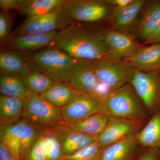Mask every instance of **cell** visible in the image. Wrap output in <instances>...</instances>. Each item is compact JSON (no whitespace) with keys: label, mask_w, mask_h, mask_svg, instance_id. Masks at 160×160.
Returning <instances> with one entry per match:
<instances>
[{"label":"cell","mask_w":160,"mask_h":160,"mask_svg":"<svg viewBox=\"0 0 160 160\" xmlns=\"http://www.w3.org/2000/svg\"><path fill=\"white\" fill-rule=\"evenodd\" d=\"M106 29L98 23L73 22L58 32L53 46L76 60L91 61L108 57Z\"/></svg>","instance_id":"obj_1"},{"label":"cell","mask_w":160,"mask_h":160,"mask_svg":"<svg viewBox=\"0 0 160 160\" xmlns=\"http://www.w3.org/2000/svg\"><path fill=\"white\" fill-rule=\"evenodd\" d=\"M29 68L48 76L56 82L69 83V76L76 60L56 46H52L24 58Z\"/></svg>","instance_id":"obj_2"},{"label":"cell","mask_w":160,"mask_h":160,"mask_svg":"<svg viewBox=\"0 0 160 160\" xmlns=\"http://www.w3.org/2000/svg\"><path fill=\"white\" fill-rule=\"evenodd\" d=\"M103 102V112L109 116L141 121L151 118L130 83L109 91Z\"/></svg>","instance_id":"obj_3"},{"label":"cell","mask_w":160,"mask_h":160,"mask_svg":"<svg viewBox=\"0 0 160 160\" xmlns=\"http://www.w3.org/2000/svg\"><path fill=\"white\" fill-rule=\"evenodd\" d=\"M89 62L98 79L109 91L130 83L135 69L124 59L106 58Z\"/></svg>","instance_id":"obj_4"},{"label":"cell","mask_w":160,"mask_h":160,"mask_svg":"<svg viewBox=\"0 0 160 160\" xmlns=\"http://www.w3.org/2000/svg\"><path fill=\"white\" fill-rule=\"evenodd\" d=\"M64 4L47 14L27 17L15 31V36L27 34H47L63 30L73 22Z\"/></svg>","instance_id":"obj_5"},{"label":"cell","mask_w":160,"mask_h":160,"mask_svg":"<svg viewBox=\"0 0 160 160\" xmlns=\"http://www.w3.org/2000/svg\"><path fill=\"white\" fill-rule=\"evenodd\" d=\"M68 84L78 93L102 101L110 91L98 79L89 61H76Z\"/></svg>","instance_id":"obj_6"},{"label":"cell","mask_w":160,"mask_h":160,"mask_svg":"<svg viewBox=\"0 0 160 160\" xmlns=\"http://www.w3.org/2000/svg\"><path fill=\"white\" fill-rule=\"evenodd\" d=\"M22 119L47 129L62 121L61 109L52 105L40 94H29L24 100Z\"/></svg>","instance_id":"obj_7"},{"label":"cell","mask_w":160,"mask_h":160,"mask_svg":"<svg viewBox=\"0 0 160 160\" xmlns=\"http://www.w3.org/2000/svg\"><path fill=\"white\" fill-rule=\"evenodd\" d=\"M64 6L73 22L98 23L110 21L113 14L108 0H69Z\"/></svg>","instance_id":"obj_8"},{"label":"cell","mask_w":160,"mask_h":160,"mask_svg":"<svg viewBox=\"0 0 160 160\" xmlns=\"http://www.w3.org/2000/svg\"><path fill=\"white\" fill-rule=\"evenodd\" d=\"M130 83L151 117L160 111V71L135 69Z\"/></svg>","instance_id":"obj_9"},{"label":"cell","mask_w":160,"mask_h":160,"mask_svg":"<svg viewBox=\"0 0 160 160\" xmlns=\"http://www.w3.org/2000/svg\"><path fill=\"white\" fill-rule=\"evenodd\" d=\"M147 122L109 116L107 126L97 142L103 150L112 144L137 135Z\"/></svg>","instance_id":"obj_10"},{"label":"cell","mask_w":160,"mask_h":160,"mask_svg":"<svg viewBox=\"0 0 160 160\" xmlns=\"http://www.w3.org/2000/svg\"><path fill=\"white\" fill-rule=\"evenodd\" d=\"M62 121L71 123L79 121L92 115L104 111L103 101L76 92L75 94L61 109Z\"/></svg>","instance_id":"obj_11"},{"label":"cell","mask_w":160,"mask_h":160,"mask_svg":"<svg viewBox=\"0 0 160 160\" xmlns=\"http://www.w3.org/2000/svg\"><path fill=\"white\" fill-rule=\"evenodd\" d=\"M106 42L108 47V58L126 59L142 46L132 32L106 29Z\"/></svg>","instance_id":"obj_12"},{"label":"cell","mask_w":160,"mask_h":160,"mask_svg":"<svg viewBox=\"0 0 160 160\" xmlns=\"http://www.w3.org/2000/svg\"><path fill=\"white\" fill-rule=\"evenodd\" d=\"M57 136L63 157L74 153L97 141V138L80 133L69 128L62 121L48 128Z\"/></svg>","instance_id":"obj_13"},{"label":"cell","mask_w":160,"mask_h":160,"mask_svg":"<svg viewBox=\"0 0 160 160\" xmlns=\"http://www.w3.org/2000/svg\"><path fill=\"white\" fill-rule=\"evenodd\" d=\"M145 149L134 136L103 149L100 160H137Z\"/></svg>","instance_id":"obj_14"},{"label":"cell","mask_w":160,"mask_h":160,"mask_svg":"<svg viewBox=\"0 0 160 160\" xmlns=\"http://www.w3.org/2000/svg\"><path fill=\"white\" fill-rule=\"evenodd\" d=\"M147 2L132 0L126 7L115 12L110 20V29L129 32L134 31L139 20L140 13Z\"/></svg>","instance_id":"obj_15"},{"label":"cell","mask_w":160,"mask_h":160,"mask_svg":"<svg viewBox=\"0 0 160 160\" xmlns=\"http://www.w3.org/2000/svg\"><path fill=\"white\" fill-rule=\"evenodd\" d=\"M135 69L146 72L160 71V42L142 45L126 59Z\"/></svg>","instance_id":"obj_16"},{"label":"cell","mask_w":160,"mask_h":160,"mask_svg":"<svg viewBox=\"0 0 160 160\" xmlns=\"http://www.w3.org/2000/svg\"><path fill=\"white\" fill-rule=\"evenodd\" d=\"M134 34L143 43L154 33L160 23V1H147Z\"/></svg>","instance_id":"obj_17"},{"label":"cell","mask_w":160,"mask_h":160,"mask_svg":"<svg viewBox=\"0 0 160 160\" xmlns=\"http://www.w3.org/2000/svg\"><path fill=\"white\" fill-rule=\"evenodd\" d=\"M58 31L47 34H24L15 37L9 44L12 49L19 51H33L53 46Z\"/></svg>","instance_id":"obj_18"},{"label":"cell","mask_w":160,"mask_h":160,"mask_svg":"<svg viewBox=\"0 0 160 160\" xmlns=\"http://www.w3.org/2000/svg\"><path fill=\"white\" fill-rule=\"evenodd\" d=\"M19 138L21 143V160H24L32 145L46 132V129L40 128L22 119L9 128Z\"/></svg>","instance_id":"obj_19"},{"label":"cell","mask_w":160,"mask_h":160,"mask_svg":"<svg viewBox=\"0 0 160 160\" xmlns=\"http://www.w3.org/2000/svg\"><path fill=\"white\" fill-rule=\"evenodd\" d=\"M24 100L12 97L0 96L1 130L7 129L22 118Z\"/></svg>","instance_id":"obj_20"},{"label":"cell","mask_w":160,"mask_h":160,"mask_svg":"<svg viewBox=\"0 0 160 160\" xmlns=\"http://www.w3.org/2000/svg\"><path fill=\"white\" fill-rule=\"evenodd\" d=\"M109 116L98 112L75 122L65 124L74 131L97 138L106 128Z\"/></svg>","instance_id":"obj_21"},{"label":"cell","mask_w":160,"mask_h":160,"mask_svg":"<svg viewBox=\"0 0 160 160\" xmlns=\"http://www.w3.org/2000/svg\"><path fill=\"white\" fill-rule=\"evenodd\" d=\"M137 138L144 149H160V111L151 116L137 135Z\"/></svg>","instance_id":"obj_22"},{"label":"cell","mask_w":160,"mask_h":160,"mask_svg":"<svg viewBox=\"0 0 160 160\" xmlns=\"http://www.w3.org/2000/svg\"><path fill=\"white\" fill-rule=\"evenodd\" d=\"M0 92L2 95L19 98L23 100L29 95L20 75L15 73L3 72L1 73Z\"/></svg>","instance_id":"obj_23"},{"label":"cell","mask_w":160,"mask_h":160,"mask_svg":"<svg viewBox=\"0 0 160 160\" xmlns=\"http://www.w3.org/2000/svg\"><path fill=\"white\" fill-rule=\"evenodd\" d=\"M29 94H42L54 84L55 81L43 73L29 70L19 74Z\"/></svg>","instance_id":"obj_24"},{"label":"cell","mask_w":160,"mask_h":160,"mask_svg":"<svg viewBox=\"0 0 160 160\" xmlns=\"http://www.w3.org/2000/svg\"><path fill=\"white\" fill-rule=\"evenodd\" d=\"M75 93L69 84L55 82L47 91L41 95L52 106L61 109L71 101Z\"/></svg>","instance_id":"obj_25"},{"label":"cell","mask_w":160,"mask_h":160,"mask_svg":"<svg viewBox=\"0 0 160 160\" xmlns=\"http://www.w3.org/2000/svg\"><path fill=\"white\" fill-rule=\"evenodd\" d=\"M65 0H24L18 10L27 17L47 14L65 3Z\"/></svg>","instance_id":"obj_26"},{"label":"cell","mask_w":160,"mask_h":160,"mask_svg":"<svg viewBox=\"0 0 160 160\" xmlns=\"http://www.w3.org/2000/svg\"><path fill=\"white\" fill-rule=\"evenodd\" d=\"M0 67L3 72L18 74L29 69L24 58L19 53L10 51L1 52Z\"/></svg>","instance_id":"obj_27"},{"label":"cell","mask_w":160,"mask_h":160,"mask_svg":"<svg viewBox=\"0 0 160 160\" xmlns=\"http://www.w3.org/2000/svg\"><path fill=\"white\" fill-rule=\"evenodd\" d=\"M102 150L96 142L74 153L63 157L59 160H100Z\"/></svg>","instance_id":"obj_28"},{"label":"cell","mask_w":160,"mask_h":160,"mask_svg":"<svg viewBox=\"0 0 160 160\" xmlns=\"http://www.w3.org/2000/svg\"><path fill=\"white\" fill-rule=\"evenodd\" d=\"M47 147V160H59L63 157L61 143L56 135L49 129L44 134Z\"/></svg>","instance_id":"obj_29"},{"label":"cell","mask_w":160,"mask_h":160,"mask_svg":"<svg viewBox=\"0 0 160 160\" xmlns=\"http://www.w3.org/2000/svg\"><path fill=\"white\" fill-rule=\"evenodd\" d=\"M1 142L6 146L15 160H21V143L17 136L8 128L1 130Z\"/></svg>","instance_id":"obj_30"},{"label":"cell","mask_w":160,"mask_h":160,"mask_svg":"<svg viewBox=\"0 0 160 160\" xmlns=\"http://www.w3.org/2000/svg\"><path fill=\"white\" fill-rule=\"evenodd\" d=\"M47 155L46 140L43 134L31 146L24 160H47Z\"/></svg>","instance_id":"obj_31"},{"label":"cell","mask_w":160,"mask_h":160,"mask_svg":"<svg viewBox=\"0 0 160 160\" xmlns=\"http://www.w3.org/2000/svg\"><path fill=\"white\" fill-rule=\"evenodd\" d=\"M12 17L8 12L0 13V39L1 42L8 37L12 27Z\"/></svg>","instance_id":"obj_32"},{"label":"cell","mask_w":160,"mask_h":160,"mask_svg":"<svg viewBox=\"0 0 160 160\" xmlns=\"http://www.w3.org/2000/svg\"><path fill=\"white\" fill-rule=\"evenodd\" d=\"M24 0H1L0 7L4 12H8L11 9L18 10L22 5Z\"/></svg>","instance_id":"obj_33"},{"label":"cell","mask_w":160,"mask_h":160,"mask_svg":"<svg viewBox=\"0 0 160 160\" xmlns=\"http://www.w3.org/2000/svg\"><path fill=\"white\" fill-rule=\"evenodd\" d=\"M137 160H160V149L157 148H147Z\"/></svg>","instance_id":"obj_34"},{"label":"cell","mask_w":160,"mask_h":160,"mask_svg":"<svg viewBox=\"0 0 160 160\" xmlns=\"http://www.w3.org/2000/svg\"><path fill=\"white\" fill-rule=\"evenodd\" d=\"M132 0H108L113 9V13L126 7Z\"/></svg>","instance_id":"obj_35"},{"label":"cell","mask_w":160,"mask_h":160,"mask_svg":"<svg viewBox=\"0 0 160 160\" xmlns=\"http://www.w3.org/2000/svg\"><path fill=\"white\" fill-rule=\"evenodd\" d=\"M159 42H160V23L154 33L152 35L149 39L143 42V45H149Z\"/></svg>","instance_id":"obj_36"},{"label":"cell","mask_w":160,"mask_h":160,"mask_svg":"<svg viewBox=\"0 0 160 160\" xmlns=\"http://www.w3.org/2000/svg\"><path fill=\"white\" fill-rule=\"evenodd\" d=\"M0 160H15L2 142H0Z\"/></svg>","instance_id":"obj_37"}]
</instances>
